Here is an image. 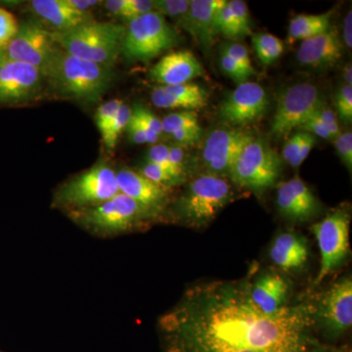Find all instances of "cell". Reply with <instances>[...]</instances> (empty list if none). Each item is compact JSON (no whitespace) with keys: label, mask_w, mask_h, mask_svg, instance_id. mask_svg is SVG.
Listing matches in <instances>:
<instances>
[{"label":"cell","mask_w":352,"mask_h":352,"mask_svg":"<svg viewBox=\"0 0 352 352\" xmlns=\"http://www.w3.org/2000/svg\"><path fill=\"white\" fill-rule=\"evenodd\" d=\"M68 1L76 10L88 14H91V10L95 7L103 4V1H98V0H68Z\"/></svg>","instance_id":"obj_50"},{"label":"cell","mask_w":352,"mask_h":352,"mask_svg":"<svg viewBox=\"0 0 352 352\" xmlns=\"http://www.w3.org/2000/svg\"><path fill=\"white\" fill-rule=\"evenodd\" d=\"M19 24L15 16L6 9L0 8V50L10 43L19 30Z\"/></svg>","instance_id":"obj_33"},{"label":"cell","mask_w":352,"mask_h":352,"mask_svg":"<svg viewBox=\"0 0 352 352\" xmlns=\"http://www.w3.org/2000/svg\"><path fill=\"white\" fill-rule=\"evenodd\" d=\"M252 43L259 61L266 66L277 61L284 51L283 41L265 32L252 34Z\"/></svg>","instance_id":"obj_26"},{"label":"cell","mask_w":352,"mask_h":352,"mask_svg":"<svg viewBox=\"0 0 352 352\" xmlns=\"http://www.w3.org/2000/svg\"><path fill=\"white\" fill-rule=\"evenodd\" d=\"M321 254L320 270L315 284L321 283L344 263L349 251V215L336 210L312 226Z\"/></svg>","instance_id":"obj_10"},{"label":"cell","mask_w":352,"mask_h":352,"mask_svg":"<svg viewBox=\"0 0 352 352\" xmlns=\"http://www.w3.org/2000/svg\"><path fill=\"white\" fill-rule=\"evenodd\" d=\"M129 6L133 19L148 13L155 12L153 0H129Z\"/></svg>","instance_id":"obj_48"},{"label":"cell","mask_w":352,"mask_h":352,"mask_svg":"<svg viewBox=\"0 0 352 352\" xmlns=\"http://www.w3.org/2000/svg\"><path fill=\"white\" fill-rule=\"evenodd\" d=\"M342 46L335 28L327 32L302 41L296 52V59L303 66L315 69L335 66L342 56Z\"/></svg>","instance_id":"obj_20"},{"label":"cell","mask_w":352,"mask_h":352,"mask_svg":"<svg viewBox=\"0 0 352 352\" xmlns=\"http://www.w3.org/2000/svg\"><path fill=\"white\" fill-rule=\"evenodd\" d=\"M45 78L41 69L6 60L0 66V104L14 105L34 100Z\"/></svg>","instance_id":"obj_12"},{"label":"cell","mask_w":352,"mask_h":352,"mask_svg":"<svg viewBox=\"0 0 352 352\" xmlns=\"http://www.w3.org/2000/svg\"><path fill=\"white\" fill-rule=\"evenodd\" d=\"M311 352H340V351H323V349H315V351Z\"/></svg>","instance_id":"obj_54"},{"label":"cell","mask_w":352,"mask_h":352,"mask_svg":"<svg viewBox=\"0 0 352 352\" xmlns=\"http://www.w3.org/2000/svg\"><path fill=\"white\" fill-rule=\"evenodd\" d=\"M316 138H315L314 135L305 132L302 144H300L298 152H296L293 159L289 162V164H291L292 166H294V168L300 166V164L305 161V159H307L309 153L311 152V150L314 149L315 144H316Z\"/></svg>","instance_id":"obj_44"},{"label":"cell","mask_w":352,"mask_h":352,"mask_svg":"<svg viewBox=\"0 0 352 352\" xmlns=\"http://www.w3.org/2000/svg\"><path fill=\"white\" fill-rule=\"evenodd\" d=\"M155 6V12L168 16L173 19L180 20L188 12L190 0H153Z\"/></svg>","instance_id":"obj_31"},{"label":"cell","mask_w":352,"mask_h":352,"mask_svg":"<svg viewBox=\"0 0 352 352\" xmlns=\"http://www.w3.org/2000/svg\"><path fill=\"white\" fill-rule=\"evenodd\" d=\"M168 160L170 163L175 170L185 173V154L184 150L179 146H170V152H168Z\"/></svg>","instance_id":"obj_49"},{"label":"cell","mask_w":352,"mask_h":352,"mask_svg":"<svg viewBox=\"0 0 352 352\" xmlns=\"http://www.w3.org/2000/svg\"><path fill=\"white\" fill-rule=\"evenodd\" d=\"M333 11L318 15L300 14L291 20L289 25V38L291 41H305L327 32L331 25Z\"/></svg>","instance_id":"obj_25"},{"label":"cell","mask_w":352,"mask_h":352,"mask_svg":"<svg viewBox=\"0 0 352 352\" xmlns=\"http://www.w3.org/2000/svg\"><path fill=\"white\" fill-rule=\"evenodd\" d=\"M126 131L129 134V138L131 139L132 143L134 144H145L147 143V139H146L145 131L143 129L142 124L138 122V120L131 116V119L129 120V126H127Z\"/></svg>","instance_id":"obj_46"},{"label":"cell","mask_w":352,"mask_h":352,"mask_svg":"<svg viewBox=\"0 0 352 352\" xmlns=\"http://www.w3.org/2000/svg\"><path fill=\"white\" fill-rule=\"evenodd\" d=\"M179 43V34L168 24L166 17L151 12L127 23L120 54L127 61L145 63Z\"/></svg>","instance_id":"obj_4"},{"label":"cell","mask_w":352,"mask_h":352,"mask_svg":"<svg viewBox=\"0 0 352 352\" xmlns=\"http://www.w3.org/2000/svg\"><path fill=\"white\" fill-rule=\"evenodd\" d=\"M336 108L340 120L346 124H351L352 120V87L344 85L336 94Z\"/></svg>","instance_id":"obj_35"},{"label":"cell","mask_w":352,"mask_h":352,"mask_svg":"<svg viewBox=\"0 0 352 352\" xmlns=\"http://www.w3.org/2000/svg\"><path fill=\"white\" fill-rule=\"evenodd\" d=\"M30 6L41 24L52 34H63L94 20L91 14L76 10L68 0H32Z\"/></svg>","instance_id":"obj_21"},{"label":"cell","mask_w":352,"mask_h":352,"mask_svg":"<svg viewBox=\"0 0 352 352\" xmlns=\"http://www.w3.org/2000/svg\"><path fill=\"white\" fill-rule=\"evenodd\" d=\"M175 142L182 145L194 144L200 140L201 127L200 126L184 127L170 134Z\"/></svg>","instance_id":"obj_42"},{"label":"cell","mask_w":352,"mask_h":352,"mask_svg":"<svg viewBox=\"0 0 352 352\" xmlns=\"http://www.w3.org/2000/svg\"><path fill=\"white\" fill-rule=\"evenodd\" d=\"M132 110L126 104L122 103L115 118L106 131L102 134L104 144L109 150H113L117 145L118 139L126 131L131 119Z\"/></svg>","instance_id":"obj_27"},{"label":"cell","mask_w":352,"mask_h":352,"mask_svg":"<svg viewBox=\"0 0 352 352\" xmlns=\"http://www.w3.org/2000/svg\"><path fill=\"white\" fill-rule=\"evenodd\" d=\"M117 182L120 193L138 201L153 214L159 212L168 198V187L157 184L131 168L117 171Z\"/></svg>","instance_id":"obj_19"},{"label":"cell","mask_w":352,"mask_h":352,"mask_svg":"<svg viewBox=\"0 0 352 352\" xmlns=\"http://www.w3.org/2000/svg\"><path fill=\"white\" fill-rule=\"evenodd\" d=\"M282 171L281 157L263 139L252 138L229 171L234 183L254 192L265 191Z\"/></svg>","instance_id":"obj_8"},{"label":"cell","mask_w":352,"mask_h":352,"mask_svg":"<svg viewBox=\"0 0 352 352\" xmlns=\"http://www.w3.org/2000/svg\"><path fill=\"white\" fill-rule=\"evenodd\" d=\"M316 318L332 337L346 332L352 325V280L346 277L337 282L322 296L316 308Z\"/></svg>","instance_id":"obj_15"},{"label":"cell","mask_w":352,"mask_h":352,"mask_svg":"<svg viewBox=\"0 0 352 352\" xmlns=\"http://www.w3.org/2000/svg\"><path fill=\"white\" fill-rule=\"evenodd\" d=\"M271 261L284 270L302 268L308 258L307 243L298 234L286 232L275 238L270 251Z\"/></svg>","instance_id":"obj_24"},{"label":"cell","mask_w":352,"mask_h":352,"mask_svg":"<svg viewBox=\"0 0 352 352\" xmlns=\"http://www.w3.org/2000/svg\"><path fill=\"white\" fill-rule=\"evenodd\" d=\"M228 6L232 11L234 18L239 25L243 36H251V16H250L249 9H248L245 2L242 0H232V1H228Z\"/></svg>","instance_id":"obj_36"},{"label":"cell","mask_w":352,"mask_h":352,"mask_svg":"<svg viewBox=\"0 0 352 352\" xmlns=\"http://www.w3.org/2000/svg\"><path fill=\"white\" fill-rule=\"evenodd\" d=\"M335 141L336 149L338 155L342 160V163L346 164L349 171L352 168V133L351 131H346L344 133H340L337 138L333 139Z\"/></svg>","instance_id":"obj_40"},{"label":"cell","mask_w":352,"mask_h":352,"mask_svg":"<svg viewBox=\"0 0 352 352\" xmlns=\"http://www.w3.org/2000/svg\"><path fill=\"white\" fill-rule=\"evenodd\" d=\"M289 285L276 273H265L251 285V298L256 307L266 315L279 312L286 307Z\"/></svg>","instance_id":"obj_23"},{"label":"cell","mask_w":352,"mask_h":352,"mask_svg":"<svg viewBox=\"0 0 352 352\" xmlns=\"http://www.w3.org/2000/svg\"><path fill=\"white\" fill-rule=\"evenodd\" d=\"M168 152H170V146L166 144H157L152 146L147 152V162L148 163H153L159 164V166H164L168 168L173 173L185 177V173L182 171L175 170L170 163L168 160Z\"/></svg>","instance_id":"obj_38"},{"label":"cell","mask_w":352,"mask_h":352,"mask_svg":"<svg viewBox=\"0 0 352 352\" xmlns=\"http://www.w3.org/2000/svg\"><path fill=\"white\" fill-rule=\"evenodd\" d=\"M276 204L280 214L292 221H308L319 210L318 200L300 177L280 185Z\"/></svg>","instance_id":"obj_16"},{"label":"cell","mask_w":352,"mask_h":352,"mask_svg":"<svg viewBox=\"0 0 352 352\" xmlns=\"http://www.w3.org/2000/svg\"><path fill=\"white\" fill-rule=\"evenodd\" d=\"M204 75V68L193 53L173 51L150 69L149 76L161 87L183 85Z\"/></svg>","instance_id":"obj_17"},{"label":"cell","mask_w":352,"mask_h":352,"mask_svg":"<svg viewBox=\"0 0 352 352\" xmlns=\"http://www.w3.org/2000/svg\"><path fill=\"white\" fill-rule=\"evenodd\" d=\"M226 2V0H190L188 12L177 22L178 25L208 50L217 36V15Z\"/></svg>","instance_id":"obj_18"},{"label":"cell","mask_w":352,"mask_h":352,"mask_svg":"<svg viewBox=\"0 0 352 352\" xmlns=\"http://www.w3.org/2000/svg\"><path fill=\"white\" fill-rule=\"evenodd\" d=\"M270 101L263 87L247 82L238 85L220 104L219 117L233 126H245L263 118Z\"/></svg>","instance_id":"obj_13"},{"label":"cell","mask_w":352,"mask_h":352,"mask_svg":"<svg viewBox=\"0 0 352 352\" xmlns=\"http://www.w3.org/2000/svg\"><path fill=\"white\" fill-rule=\"evenodd\" d=\"M305 131L298 132L294 134L291 138L285 143L283 150H282V157L284 161L289 162L293 159L294 156L298 152V148L302 144L303 138H305Z\"/></svg>","instance_id":"obj_47"},{"label":"cell","mask_w":352,"mask_h":352,"mask_svg":"<svg viewBox=\"0 0 352 352\" xmlns=\"http://www.w3.org/2000/svg\"><path fill=\"white\" fill-rule=\"evenodd\" d=\"M344 41L347 48L352 47V12H347L344 21Z\"/></svg>","instance_id":"obj_51"},{"label":"cell","mask_w":352,"mask_h":352,"mask_svg":"<svg viewBox=\"0 0 352 352\" xmlns=\"http://www.w3.org/2000/svg\"><path fill=\"white\" fill-rule=\"evenodd\" d=\"M217 34H222L227 38L240 39L245 38L241 32L239 25L236 22L235 18L230 7L228 6V1L226 6L222 7L219 11L217 19Z\"/></svg>","instance_id":"obj_30"},{"label":"cell","mask_w":352,"mask_h":352,"mask_svg":"<svg viewBox=\"0 0 352 352\" xmlns=\"http://www.w3.org/2000/svg\"><path fill=\"white\" fill-rule=\"evenodd\" d=\"M56 47L52 32L41 23L29 22L20 25L17 34L3 51L8 61L36 67L43 73Z\"/></svg>","instance_id":"obj_11"},{"label":"cell","mask_w":352,"mask_h":352,"mask_svg":"<svg viewBox=\"0 0 352 352\" xmlns=\"http://www.w3.org/2000/svg\"><path fill=\"white\" fill-rule=\"evenodd\" d=\"M103 6L115 17L127 21V23L133 19L129 10V0H108L103 1Z\"/></svg>","instance_id":"obj_43"},{"label":"cell","mask_w":352,"mask_h":352,"mask_svg":"<svg viewBox=\"0 0 352 352\" xmlns=\"http://www.w3.org/2000/svg\"><path fill=\"white\" fill-rule=\"evenodd\" d=\"M153 104L161 109L195 111L208 105V95L201 85L194 82L173 87H157L151 94Z\"/></svg>","instance_id":"obj_22"},{"label":"cell","mask_w":352,"mask_h":352,"mask_svg":"<svg viewBox=\"0 0 352 352\" xmlns=\"http://www.w3.org/2000/svg\"><path fill=\"white\" fill-rule=\"evenodd\" d=\"M119 193L117 171L102 161L65 183L58 190L55 203L71 210H80L100 205Z\"/></svg>","instance_id":"obj_6"},{"label":"cell","mask_w":352,"mask_h":352,"mask_svg":"<svg viewBox=\"0 0 352 352\" xmlns=\"http://www.w3.org/2000/svg\"><path fill=\"white\" fill-rule=\"evenodd\" d=\"M122 103H124V101L120 100V99H113V100L102 104L100 107L97 109L96 115H95V122H96V126L98 127L101 135L110 126Z\"/></svg>","instance_id":"obj_32"},{"label":"cell","mask_w":352,"mask_h":352,"mask_svg":"<svg viewBox=\"0 0 352 352\" xmlns=\"http://www.w3.org/2000/svg\"><path fill=\"white\" fill-rule=\"evenodd\" d=\"M161 120L163 133L168 135L184 127L200 126L195 111H179L168 113Z\"/></svg>","instance_id":"obj_29"},{"label":"cell","mask_w":352,"mask_h":352,"mask_svg":"<svg viewBox=\"0 0 352 352\" xmlns=\"http://www.w3.org/2000/svg\"><path fill=\"white\" fill-rule=\"evenodd\" d=\"M43 75L58 94L83 102L100 100L113 82L112 69L73 56L58 45Z\"/></svg>","instance_id":"obj_2"},{"label":"cell","mask_w":352,"mask_h":352,"mask_svg":"<svg viewBox=\"0 0 352 352\" xmlns=\"http://www.w3.org/2000/svg\"><path fill=\"white\" fill-rule=\"evenodd\" d=\"M139 173L151 182L163 186L170 187L182 182L184 177L173 173L164 166L153 163H146L141 166Z\"/></svg>","instance_id":"obj_28"},{"label":"cell","mask_w":352,"mask_h":352,"mask_svg":"<svg viewBox=\"0 0 352 352\" xmlns=\"http://www.w3.org/2000/svg\"><path fill=\"white\" fill-rule=\"evenodd\" d=\"M254 136L248 132L217 129L210 132L203 149V162L208 173H228L237 157Z\"/></svg>","instance_id":"obj_14"},{"label":"cell","mask_w":352,"mask_h":352,"mask_svg":"<svg viewBox=\"0 0 352 352\" xmlns=\"http://www.w3.org/2000/svg\"><path fill=\"white\" fill-rule=\"evenodd\" d=\"M300 127L305 129V132L312 134L315 138L318 136V138L326 139V140H333L327 129H326L325 124L318 118L315 117L314 113L311 117L308 118L305 124Z\"/></svg>","instance_id":"obj_45"},{"label":"cell","mask_w":352,"mask_h":352,"mask_svg":"<svg viewBox=\"0 0 352 352\" xmlns=\"http://www.w3.org/2000/svg\"><path fill=\"white\" fill-rule=\"evenodd\" d=\"M344 78L347 85H352V68L351 65H346L344 69Z\"/></svg>","instance_id":"obj_52"},{"label":"cell","mask_w":352,"mask_h":352,"mask_svg":"<svg viewBox=\"0 0 352 352\" xmlns=\"http://www.w3.org/2000/svg\"><path fill=\"white\" fill-rule=\"evenodd\" d=\"M318 88L309 82L298 83L287 88L278 100L271 124V133L281 138L300 127L323 105Z\"/></svg>","instance_id":"obj_9"},{"label":"cell","mask_w":352,"mask_h":352,"mask_svg":"<svg viewBox=\"0 0 352 352\" xmlns=\"http://www.w3.org/2000/svg\"><path fill=\"white\" fill-rule=\"evenodd\" d=\"M223 52L229 55L234 61L237 62L240 65L241 68L244 69L245 73L250 76L256 75L254 67H252L251 58H250L249 52L244 45L240 43H228L222 48Z\"/></svg>","instance_id":"obj_34"},{"label":"cell","mask_w":352,"mask_h":352,"mask_svg":"<svg viewBox=\"0 0 352 352\" xmlns=\"http://www.w3.org/2000/svg\"><path fill=\"white\" fill-rule=\"evenodd\" d=\"M132 115H133L143 126L151 129V131L157 133V135L161 136L162 134H163L162 120L157 119L156 116H155L149 109L145 108L143 105L136 104V105L134 106L133 110H132Z\"/></svg>","instance_id":"obj_39"},{"label":"cell","mask_w":352,"mask_h":352,"mask_svg":"<svg viewBox=\"0 0 352 352\" xmlns=\"http://www.w3.org/2000/svg\"><path fill=\"white\" fill-rule=\"evenodd\" d=\"M73 219L96 233L126 232L154 215L138 201L119 193L91 208L71 210Z\"/></svg>","instance_id":"obj_7"},{"label":"cell","mask_w":352,"mask_h":352,"mask_svg":"<svg viewBox=\"0 0 352 352\" xmlns=\"http://www.w3.org/2000/svg\"><path fill=\"white\" fill-rule=\"evenodd\" d=\"M6 61V54L3 50H0V66Z\"/></svg>","instance_id":"obj_53"},{"label":"cell","mask_w":352,"mask_h":352,"mask_svg":"<svg viewBox=\"0 0 352 352\" xmlns=\"http://www.w3.org/2000/svg\"><path fill=\"white\" fill-rule=\"evenodd\" d=\"M220 66L223 69L231 80H234L238 85L249 82L251 78L247 73L241 68L240 65L237 62L234 61L232 58L227 55L226 52L221 51L220 52Z\"/></svg>","instance_id":"obj_37"},{"label":"cell","mask_w":352,"mask_h":352,"mask_svg":"<svg viewBox=\"0 0 352 352\" xmlns=\"http://www.w3.org/2000/svg\"><path fill=\"white\" fill-rule=\"evenodd\" d=\"M124 32V25L91 20L53 36L69 54L112 69L120 56Z\"/></svg>","instance_id":"obj_3"},{"label":"cell","mask_w":352,"mask_h":352,"mask_svg":"<svg viewBox=\"0 0 352 352\" xmlns=\"http://www.w3.org/2000/svg\"><path fill=\"white\" fill-rule=\"evenodd\" d=\"M230 185L219 175L207 173L190 183L177 204L179 217L194 227L208 226L231 200Z\"/></svg>","instance_id":"obj_5"},{"label":"cell","mask_w":352,"mask_h":352,"mask_svg":"<svg viewBox=\"0 0 352 352\" xmlns=\"http://www.w3.org/2000/svg\"><path fill=\"white\" fill-rule=\"evenodd\" d=\"M310 318L302 305L264 314L248 282H212L188 289L161 326L170 352H305Z\"/></svg>","instance_id":"obj_1"},{"label":"cell","mask_w":352,"mask_h":352,"mask_svg":"<svg viewBox=\"0 0 352 352\" xmlns=\"http://www.w3.org/2000/svg\"><path fill=\"white\" fill-rule=\"evenodd\" d=\"M314 116L325 124L326 129H327L333 140L338 135H340V126L338 124L337 117L331 109L326 107L323 104L321 107L315 111Z\"/></svg>","instance_id":"obj_41"}]
</instances>
